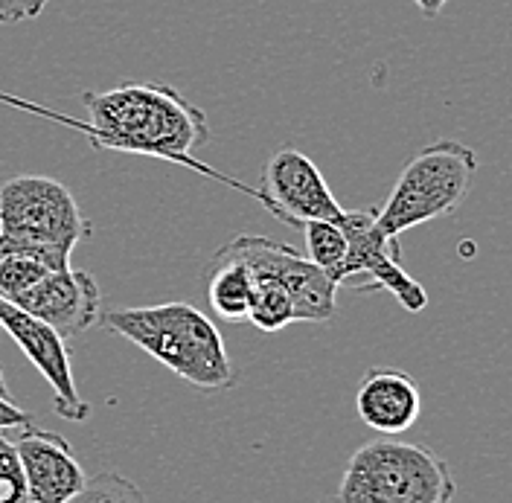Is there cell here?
<instances>
[{
    "instance_id": "5b68a950",
    "label": "cell",
    "mask_w": 512,
    "mask_h": 503,
    "mask_svg": "<svg viewBox=\"0 0 512 503\" xmlns=\"http://www.w3.org/2000/svg\"><path fill=\"white\" fill-rule=\"evenodd\" d=\"M475 175L478 155L457 140H437L419 149L399 172L382 207H376L379 230L390 239H399L405 230L454 213Z\"/></svg>"
},
{
    "instance_id": "7402d4cb",
    "label": "cell",
    "mask_w": 512,
    "mask_h": 503,
    "mask_svg": "<svg viewBox=\"0 0 512 503\" xmlns=\"http://www.w3.org/2000/svg\"><path fill=\"white\" fill-rule=\"evenodd\" d=\"M3 99H6V94H0V102H3Z\"/></svg>"
},
{
    "instance_id": "5bb4252c",
    "label": "cell",
    "mask_w": 512,
    "mask_h": 503,
    "mask_svg": "<svg viewBox=\"0 0 512 503\" xmlns=\"http://www.w3.org/2000/svg\"><path fill=\"white\" fill-rule=\"evenodd\" d=\"M306 242V259L335 283V274L347 256V236L338 221H309L300 227ZM338 285V283H335Z\"/></svg>"
},
{
    "instance_id": "2e32d148",
    "label": "cell",
    "mask_w": 512,
    "mask_h": 503,
    "mask_svg": "<svg viewBox=\"0 0 512 503\" xmlns=\"http://www.w3.org/2000/svg\"><path fill=\"white\" fill-rule=\"evenodd\" d=\"M0 503H32L18 451L6 434H0Z\"/></svg>"
},
{
    "instance_id": "8fae6325",
    "label": "cell",
    "mask_w": 512,
    "mask_h": 503,
    "mask_svg": "<svg viewBox=\"0 0 512 503\" xmlns=\"http://www.w3.org/2000/svg\"><path fill=\"white\" fill-rule=\"evenodd\" d=\"M12 445L27 477L32 503H67L85 489L88 474L62 434L30 425Z\"/></svg>"
},
{
    "instance_id": "8992f818",
    "label": "cell",
    "mask_w": 512,
    "mask_h": 503,
    "mask_svg": "<svg viewBox=\"0 0 512 503\" xmlns=\"http://www.w3.org/2000/svg\"><path fill=\"white\" fill-rule=\"evenodd\" d=\"M0 236L70 256L91 236V221L62 181L50 175H12L0 181Z\"/></svg>"
},
{
    "instance_id": "ac0fdd59",
    "label": "cell",
    "mask_w": 512,
    "mask_h": 503,
    "mask_svg": "<svg viewBox=\"0 0 512 503\" xmlns=\"http://www.w3.org/2000/svg\"><path fill=\"white\" fill-rule=\"evenodd\" d=\"M50 0H9V9H12V24H21V21H30L38 18L44 9H47Z\"/></svg>"
},
{
    "instance_id": "4fadbf2b",
    "label": "cell",
    "mask_w": 512,
    "mask_h": 503,
    "mask_svg": "<svg viewBox=\"0 0 512 503\" xmlns=\"http://www.w3.org/2000/svg\"><path fill=\"white\" fill-rule=\"evenodd\" d=\"M204 288L207 303L224 323H248L251 297H254V274L227 248H219L204 265Z\"/></svg>"
},
{
    "instance_id": "6da1fadb",
    "label": "cell",
    "mask_w": 512,
    "mask_h": 503,
    "mask_svg": "<svg viewBox=\"0 0 512 503\" xmlns=\"http://www.w3.org/2000/svg\"><path fill=\"white\" fill-rule=\"evenodd\" d=\"M82 102L88 111V140L94 149L172 160L262 204L259 189L239 184L192 158V152L210 140V126L204 111L175 88L163 82H120L108 91H85Z\"/></svg>"
},
{
    "instance_id": "52a82bcc",
    "label": "cell",
    "mask_w": 512,
    "mask_h": 503,
    "mask_svg": "<svg viewBox=\"0 0 512 503\" xmlns=\"http://www.w3.org/2000/svg\"><path fill=\"white\" fill-rule=\"evenodd\" d=\"M347 236V256L335 274V283L350 285L358 294L387 291L399 300V306L411 315H419L428 306L425 288L402 268L399 239L384 236L376 224V207L347 210L338 221Z\"/></svg>"
},
{
    "instance_id": "277c9868",
    "label": "cell",
    "mask_w": 512,
    "mask_h": 503,
    "mask_svg": "<svg viewBox=\"0 0 512 503\" xmlns=\"http://www.w3.org/2000/svg\"><path fill=\"white\" fill-rule=\"evenodd\" d=\"M457 492L446 460L422 445L376 437L352 451L338 503H451Z\"/></svg>"
},
{
    "instance_id": "3957f363",
    "label": "cell",
    "mask_w": 512,
    "mask_h": 503,
    "mask_svg": "<svg viewBox=\"0 0 512 503\" xmlns=\"http://www.w3.org/2000/svg\"><path fill=\"white\" fill-rule=\"evenodd\" d=\"M254 274L251 315L259 332L274 335L291 323H329L338 312V288L318 265L286 242L268 236H239L224 245Z\"/></svg>"
},
{
    "instance_id": "44dd1931",
    "label": "cell",
    "mask_w": 512,
    "mask_h": 503,
    "mask_svg": "<svg viewBox=\"0 0 512 503\" xmlns=\"http://www.w3.org/2000/svg\"><path fill=\"white\" fill-rule=\"evenodd\" d=\"M0 332H3V329H0ZM0 393L6 396V378H3V370H0Z\"/></svg>"
},
{
    "instance_id": "9a60e30c",
    "label": "cell",
    "mask_w": 512,
    "mask_h": 503,
    "mask_svg": "<svg viewBox=\"0 0 512 503\" xmlns=\"http://www.w3.org/2000/svg\"><path fill=\"white\" fill-rule=\"evenodd\" d=\"M67 503H149L146 492L120 472H102L88 477L85 489Z\"/></svg>"
},
{
    "instance_id": "ba28073f",
    "label": "cell",
    "mask_w": 512,
    "mask_h": 503,
    "mask_svg": "<svg viewBox=\"0 0 512 503\" xmlns=\"http://www.w3.org/2000/svg\"><path fill=\"white\" fill-rule=\"evenodd\" d=\"M262 207L288 227L309 221H341L344 207L329 189L318 163L294 146L277 149L262 169Z\"/></svg>"
},
{
    "instance_id": "ffe728a7",
    "label": "cell",
    "mask_w": 512,
    "mask_h": 503,
    "mask_svg": "<svg viewBox=\"0 0 512 503\" xmlns=\"http://www.w3.org/2000/svg\"><path fill=\"white\" fill-rule=\"evenodd\" d=\"M0 21H3V24H12V9H9V0H0Z\"/></svg>"
},
{
    "instance_id": "7c38bea8",
    "label": "cell",
    "mask_w": 512,
    "mask_h": 503,
    "mask_svg": "<svg viewBox=\"0 0 512 503\" xmlns=\"http://www.w3.org/2000/svg\"><path fill=\"white\" fill-rule=\"evenodd\" d=\"M355 410L370 431L396 437L416 425L422 413V393L411 373L396 367H373L358 381Z\"/></svg>"
},
{
    "instance_id": "e0dca14e",
    "label": "cell",
    "mask_w": 512,
    "mask_h": 503,
    "mask_svg": "<svg viewBox=\"0 0 512 503\" xmlns=\"http://www.w3.org/2000/svg\"><path fill=\"white\" fill-rule=\"evenodd\" d=\"M32 416L24 408H18L9 396L0 393V434H9V431H24L30 428Z\"/></svg>"
},
{
    "instance_id": "d6986e66",
    "label": "cell",
    "mask_w": 512,
    "mask_h": 503,
    "mask_svg": "<svg viewBox=\"0 0 512 503\" xmlns=\"http://www.w3.org/2000/svg\"><path fill=\"white\" fill-rule=\"evenodd\" d=\"M414 3L419 6V12H422L425 18H437L448 0H414Z\"/></svg>"
},
{
    "instance_id": "603a6c76",
    "label": "cell",
    "mask_w": 512,
    "mask_h": 503,
    "mask_svg": "<svg viewBox=\"0 0 512 503\" xmlns=\"http://www.w3.org/2000/svg\"><path fill=\"white\" fill-rule=\"evenodd\" d=\"M323 503H329V501H323Z\"/></svg>"
},
{
    "instance_id": "30bf717a",
    "label": "cell",
    "mask_w": 512,
    "mask_h": 503,
    "mask_svg": "<svg viewBox=\"0 0 512 503\" xmlns=\"http://www.w3.org/2000/svg\"><path fill=\"white\" fill-rule=\"evenodd\" d=\"M12 306L47 323L64 341L85 335L102 317L99 285L88 271H76V268L47 274L44 280L32 285L30 291L18 294Z\"/></svg>"
},
{
    "instance_id": "9c48e42d",
    "label": "cell",
    "mask_w": 512,
    "mask_h": 503,
    "mask_svg": "<svg viewBox=\"0 0 512 503\" xmlns=\"http://www.w3.org/2000/svg\"><path fill=\"white\" fill-rule=\"evenodd\" d=\"M0 329L12 335V341L21 346L32 367L47 378V384L53 387L56 413L67 422H85L91 416V405L79 396L62 335L6 300H0Z\"/></svg>"
},
{
    "instance_id": "7a4b0ae2",
    "label": "cell",
    "mask_w": 512,
    "mask_h": 503,
    "mask_svg": "<svg viewBox=\"0 0 512 503\" xmlns=\"http://www.w3.org/2000/svg\"><path fill=\"white\" fill-rule=\"evenodd\" d=\"M99 326L140 346L169 373L201 393H219L236 381L219 326L190 303L175 300L114 309L99 317Z\"/></svg>"
}]
</instances>
